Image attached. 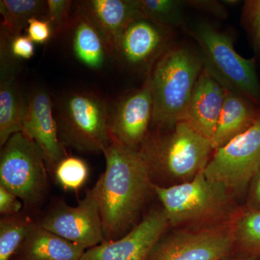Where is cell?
I'll use <instances>...</instances> for the list:
<instances>
[{
	"label": "cell",
	"mask_w": 260,
	"mask_h": 260,
	"mask_svg": "<svg viewBox=\"0 0 260 260\" xmlns=\"http://www.w3.org/2000/svg\"><path fill=\"white\" fill-rule=\"evenodd\" d=\"M205 67L202 51L172 46L154 65L150 78L153 111L151 125L164 127L185 120L195 85Z\"/></svg>",
	"instance_id": "obj_3"
},
{
	"label": "cell",
	"mask_w": 260,
	"mask_h": 260,
	"mask_svg": "<svg viewBox=\"0 0 260 260\" xmlns=\"http://www.w3.org/2000/svg\"><path fill=\"white\" fill-rule=\"evenodd\" d=\"M242 24L247 32L256 56L260 59V0L244 1Z\"/></svg>",
	"instance_id": "obj_26"
},
{
	"label": "cell",
	"mask_w": 260,
	"mask_h": 260,
	"mask_svg": "<svg viewBox=\"0 0 260 260\" xmlns=\"http://www.w3.org/2000/svg\"><path fill=\"white\" fill-rule=\"evenodd\" d=\"M54 115L64 146L83 153H104L112 142L107 103L94 92L64 94L58 100Z\"/></svg>",
	"instance_id": "obj_5"
},
{
	"label": "cell",
	"mask_w": 260,
	"mask_h": 260,
	"mask_svg": "<svg viewBox=\"0 0 260 260\" xmlns=\"http://www.w3.org/2000/svg\"><path fill=\"white\" fill-rule=\"evenodd\" d=\"M73 47L77 59L90 69H100L108 52L105 42L90 19L77 8L72 18Z\"/></svg>",
	"instance_id": "obj_20"
},
{
	"label": "cell",
	"mask_w": 260,
	"mask_h": 260,
	"mask_svg": "<svg viewBox=\"0 0 260 260\" xmlns=\"http://www.w3.org/2000/svg\"><path fill=\"white\" fill-rule=\"evenodd\" d=\"M233 224L237 256L260 257V208H240Z\"/></svg>",
	"instance_id": "obj_22"
},
{
	"label": "cell",
	"mask_w": 260,
	"mask_h": 260,
	"mask_svg": "<svg viewBox=\"0 0 260 260\" xmlns=\"http://www.w3.org/2000/svg\"><path fill=\"white\" fill-rule=\"evenodd\" d=\"M153 102L150 78L140 88L121 98L109 109L111 137L128 148L139 150L148 136L153 118Z\"/></svg>",
	"instance_id": "obj_12"
},
{
	"label": "cell",
	"mask_w": 260,
	"mask_h": 260,
	"mask_svg": "<svg viewBox=\"0 0 260 260\" xmlns=\"http://www.w3.org/2000/svg\"><path fill=\"white\" fill-rule=\"evenodd\" d=\"M103 153L106 169L98 179L101 216L104 239L112 241L128 232L149 194L154 193L153 182L139 150L112 138Z\"/></svg>",
	"instance_id": "obj_1"
},
{
	"label": "cell",
	"mask_w": 260,
	"mask_h": 260,
	"mask_svg": "<svg viewBox=\"0 0 260 260\" xmlns=\"http://www.w3.org/2000/svg\"><path fill=\"white\" fill-rule=\"evenodd\" d=\"M225 96V87L204 67L191 95L185 120L197 132L212 140Z\"/></svg>",
	"instance_id": "obj_17"
},
{
	"label": "cell",
	"mask_w": 260,
	"mask_h": 260,
	"mask_svg": "<svg viewBox=\"0 0 260 260\" xmlns=\"http://www.w3.org/2000/svg\"><path fill=\"white\" fill-rule=\"evenodd\" d=\"M186 30L199 44L210 73L224 86L242 93L260 107V83L254 59L239 55L232 38L207 22H198Z\"/></svg>",
	"instance_id": "obj_6"
},
{
	"label": "cell",
	"mask_w": 260,
	"mask_h": 260,
	"mask_svg": "<svg viewBox=\"0 0 260 260\" xmlns=\"http://www.w3.org/2000/svg\"><path fill=\"white\" fill-rule=\"evenodd\" d=\"M154 194L162 205L170 226L187 229L226 223L241 208L234 194L200 172L191 180L172 186L153 184Z\"/></svg>",
	"instance_id": "obj_2"
},
{
	"label": "cell",
	"mask_w": 260,
	"mask_h": 260,
	"mask_svg": "<svg viewBox=\"0 0 260 260\" xmlns=\"http://www.w3.org/2000/svg\"><path fill=\"white\" fill-rule=\"evenodd\" d=\"M10 48L12 54L16 59H30L35 51L34 43L27 36L11 38Z\"/></svg>",
	"instance_id": "obj_31"
},
{
	"label": "cell",
	"mask_w": 260,
	"mask_h": 260,
	"mask_svg": "<svg viewBox=\"0 0 260 260\" xmlns=\"http://www.w3.org/2000/svg\"><path fill=\"white\" fill-rule=\"evenodd\" d=\"M22 127L23 133L39 145L45 157L48 169L54 172L56 165L68 154L59 139L54 103L46 89H34L27 95Z\"/></svg>",
	"instance_id": "obj_14"
},
{
	"label": "cell",
	"mask_w": 260,
	"mask_h": 260,
	"mask_svg": "<svg viewBox=\"0 0 260 260\" xmlns=\"http://www.w3.org/2000/svg\"><path fill=\"white\" fill-rule=\"evenodd\" d=\"M246 208H260V168L248 189Z\"/></svg>",
	"instance_id": "obj_32"
},
{
	"label": "cell",
	"mask_w": 260,
	"mask_h": 260,
	"mask_svg": "<svg viewBox=\"0 0 260 260\" xmlns=\"http://www.w3.org/2000/svg\"><path fill=\"white\" fill-rule=\"evenodd\" d=\"M27 37L36 44H44L51 37L53 30L51 23L47 18H34L29 20L25 29Z\"/></svg>",
	"instance_id": "obj_28"
},
{
	"label": "cell",
	"mask_w": 260,
	"mask_h": 260,
	"mask_svg": "<svg viewBox=\"0 0 260 260\" xmlns=\"http://www.w3.org/2000/svg\"><path fill=\"white\" fill-rule=\"evenodd\" d=\"M99 197L100 184L97 180L77 206L59 202L37 223L85 250L94 247L105 241Z\"/></svg>",
	"instance_id": "obj_10"
},
{
	"label": "cell",
	"mask_w": 260,
	"mask_h": 260,
	"mask_svg": "<svg viewBox=\"0 0 260 260\" xmlns=\"http://www.w3.org/2000/svg\"><path fill=\"white\" fill-rule=\"evenodd\" d=\"M260 168V117L246 133L214 150L203 171L235 194L247 193Z\"/></svg>",
	"instance_id": "obj_8"
},
{
	"label": "cell",
	"mask_w": 260,
	"mask_h": 260,
	"mask_svg": "<svg viewBox=\"0 0 260 260\" xmlns=\"http://www.w3.org/2000/svg\"><path fill=\"white\" fill-rule=\"evenodd\" d=\"M54 172L56 181L64 190L77 191L88 180L89 167L83 159L68 155L56 165Z\"/></svg>",
	"instance_id": "obj_25"
},
{
	"label": "cell",
	"mask_w": 260,
	"mask_h": 260,
	"mask_svg": "<svg viewBox=\"0 0 260 260\" xmlns=\"http://www.w3.org/2000/svg\"><path fill=\"white\" fill-rule=\"evenodd\" d=\"M47 1L42 0H1L0 13L3 17L1 32L9 37L21 35L31 18H47Z\"/></svg>",
	"instance_id": "obj_21"
},
{
	"label": "cell",
	"mask_w": 260,
	"mask_h": 260,
	"mask_svg": "<svg viewBox=\"0 0 260 260\" xmlns=\"http://www.w3.org/2000/svg\"><path fill=\"white\" fill-rule=\"evenodd\" d=\"M35 222L25 213L5 215L0 220V260H10L20 249Z\"/></svg>",
	"instance_id": "obj_24"
},
{
	"label": "cell",
	"mask_w": 260,
	"mask_h": 260,
	"mask_svg": "<svg viewBox=\"0 0 260 260\" xmlns=\"http://www.w3.org/2000/svg\"><path fill=\"white\" fill-rule=\"evenodd\" d=\"M155 177L186 182L205 170L214 152L211 140L186 121L150 130L139 150Z\"/></svg>",
	"instance_id": "obj_4"
},
{
	"label": "cell",
	"mask_w": 260,
	"mask_h": 260,
	"mask_svg": "<svg viewBox=\"0 0 260 260\" xmlns=\"http://www.w3.org/2000/svg\"><path fill=\"white\" fill-rule=\"evenodd\" d=\"M47 169L42 150L23 132L12 135L2 147L0 185L28 208L39 206L47 195Z\"/></svg>",
	"instance_id": "obj_7"
},
{
	"label": "cell",
	"mask_w": 260,
	"mask_h": 260,
	"mask_svg": "<svg viewBox=\"0 0 260 260\" xmlns=\"http://www.w3.org/2000/svg\"><path fill=\"white\" fill-rule=\"evenodd\" d=\"M169 226L162 208L152 210L124 236L87 249L80 260H147Z\"/></svg>",
	"instance_id": "obj_11"
},
{
	"label": "cell",
	"mask_w": 260,
	"mask_h": 260,
	"mask_svg": "<svg viewBox=\"0 0 260 260\" xmlns=\"http://www.w3.org/2000/svg\"><path fill=\"white\" fill-rule=\"evenodd\" d=\"M23 202L13 192L0 185V213L5 215L20 213L23 208Z\"/></svg>",
	"instance_id": "obj_30"
},
{
	"label": "cell",
	"mask_w": 260,
	"mask_h": 260,
	"mask_svg": "<svg viewBox=\"0 0 260 260\" xmlns=\"http://www.w3.org/2000/svg\"><path fill=\"white\" fill-rule=\"evenodd\" d=\"M173 32L148 19L135 20L123 34L116 55L131 69L148 75L172 47Z\"/></svg>",
	"instance_id": "obj_13"
},
{
	"label": "cell",
	"mask_w": 260,
	"mask_h": 260,
	"mask_svg": "<svg viewBox=\"0 0 260 260\" xmlns=\"http://www.w3.org/2000/svg\"><path fill=\"white\" fill-rule=\"evenodd\" d=\"M11 38L1 32L0 47V145L12 135L23 132L22 121L27 104L17 78L16 58L10 51Z\"/></svg>",
	"instance_id": "obj_15"
},
{
	"label": "cell",
	"mask_w": 260,
	"mask_h": 260,
	"mask_svg": "<svg viewBox=\"0 0 260 260\" xmlns=\"http://www.w3.org/2000/svg\"><path fill=\"white\" fill-rule=\"evenodd\" d=\"M143 18L164 28L174 30L186 29L184 1L181 0H138Z\"/></svg>",
	"instance_id": "obj_23"
},
{
	"label": "cell",
	"mask_w": 260,
	"mask_h": 260,
	"mask_svg": "<svg viewBox=\"0 0 260 260\" xmlns=\"http://www.w3.org/2000/svg\"><path fill=\"white\" fill-rule=\"evenodd\" d=\"M258 256H236L234 257H230L226 260H259Z\"/></svg>",
	"instance_id": "obj_33"
},
{
	"label": "cell",
	"mask_w": 260,
	"mask_h": 260,
	"mask_svg": "<svg viewBox=\"0 0 260 260\" xmlns=\"http://www.w3.org/2000/svg\"><path fill=\"white\" fill-rule=\"evenodd\" d=\"M73 2L70 0H48L47 19L51 23L53 32L61 34L69 30Z\"/></svg>",
	"instance_id": "obj_27"
},
{
	"label": "cell",
	"mask_w": 260,
	"mask_h": 260,
	"mask_svg": "<svg viewBox=\"0 0 260 260\" xmlns=\"http://www.w3.org/2000/svg\"><path fill=\"white\" fill-rule=\"evenodd\" d=\"M186 7H190L195 10L203 12L217 18L225 19L228 17V11L223 2L216 0H189L184 1Z\"/></svg>",
	"instance_id": "obj_29"
},
{
	"label": "cell",
	"mask_w": 260,
	"mask_h": 260,
	"mask_svg": "<svg viewBox=\"0 0 260 260\" xmlns=\"http://www.w3.org/2000/svg\"><path fill=\"white\" fill-rule=\"evenodd\" d=\"M259 260H260V257H259Z\"/></svg>",
	"instance_id": "obj_34"
},
{
	"label": "cell",
	"mask_w": 260,
	"mask_h": 260,
	"mask_svg": "<svg viewBox=\"0 0 260 260\" xmlns=\"http://www.w3.org/2000/svg\"><path fill=\"white\" fill-rule=\"evenodd\" d=\"M259 117L258 104L242 93L225 87L223 109L211 140L214 150L246 133Z\"/></svg>",
	"instance_id": "obj_18"
},
{
	"label": "cell",
	"mask_w": 260,
	"mask_h": 260,
	"mask_svg": "<svg viewBox=\"0 0 260 260\" xmlns=\"http://www.w3.org/2000/svg\"><path fill=\"white\" fill-rule=\"evenodd\" d=\"M233 219L210 226L193 228L160 239L147 260H226L235 248Z\"/></svg>",
	"instance_id": "obj_9"
},
{
	"label": "cell",
	"mask_w": 260,
	"mask_h": 260,
	"mask_svg": "<svg viewBox=\"0 0 260 260\" xmlns=\"http://www.w3.org/2000/svg\"><path fill=\"white\" fill-rule=\"evenodd\" d=\"M20 249L24 260H80L85 251L37 223L32 225Z\"/></svg>",
	"instance_id": "obj_19"
},
{
	"label": "cell",
	"mask_w": 260,
	"mask_h": 260,
	"mask_svg": "<svg viewBox=\"0 0 260 260\" xmlns=\"http://www.w3.org/2000/svg\"><path fill=\"white\" fill-rule=\"evenodd\" d=\"M77 5L102 36L108 53L115 55L126 28L143 18L138 0H86Z\"/></svg>",
	"instance_id": "obj_16"
}]
</instances>
